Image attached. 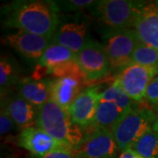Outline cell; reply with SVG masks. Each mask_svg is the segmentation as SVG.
Returning a JSON list of instances; mask_svg holds the SVG:
<instances>
[{"mask_svg":"<svg viewBox=\"0 0 158 158\" xmlns=\"http://www.w3.org/2000/svg\"><path fill=\"white\" fill-rule=\"evenodd\" d=\"M18 144L35 158L41 157L57 149L70 148L36 126L22 130L18 137Z\"/></svg>","mask_w":158,"mask_h":158,"instance_id":"cell-10","label":"cell"},{"mask_svg":"<svg viewBox=\"0 0 158 158\" xmlns=\"http://www.w3.org/2000/svg\"><path fill=\"white\" fill-rule=\"evenodd\" d=\"M85 79L76 77L55 78L51 86L50 99L61 107L68 110L70 105L83 91Z\"/></svg>","mask_w":158,"mask_h":158,"instance_id":"cell-14","label":"cell"},{"mask_svg":"<svg viewBox=\"0 0 158 158\" xmlns=\"http://www.w3.org/2000/svg\"><path fill=\"white\" fill-rule=\"evenodd\" d=\"M54 79H23L19 84V95L39 108L50 99L51 86Z\"/></svg>","mask_w":158,"mask_h":158,"instance_id":"cell-15","label":"cell"},{"mask_svg":"<svg viewBox=\"0 0 158 158\" xmlns=\"http://www.w3.org/2000/svg\"><path fill=\"white\" fill-rule=\"evenodd\" d=\"M102 38L112 69H123L132 62L140 40L133 28L105 30Z\"/></svg>","mask_w":158,"mask_h":158,"instance_id":"cell-5","label":"cell"},{"mask_svg":"<svg viewBox=\"0 0 158 158\" xmlns=\"http://www.w3.org/2000/svg\"><path fill=\"white\" fill-rule=\"evenodd\" d=\"M101 100L113 102L123 112L125 115L135 107L134 100L114 82L106 90L102 91Z\"/></svg>","mask_w":158,"mask_h":158,"instance_id":"cell-19","label":"cell"},{"mask_svg":"<svg viewBox=\"0 0 158 158\" xmlns=\"http://www.w3.org/2000/svg\"><path fill=\"white\" fill-rule=\"evenodd\" d=\"M3 158H12L11 156H5V157H3Z\"/></svg>","mask_w":158,"mask_h":158,"instance_id":"cell-30","label":"cell"},{"mask_svg":"<svg viewBox=\"0 0 158 158\" xmlns=\"http://www.w3.org/2000/svg\"><path fill=\"white\" fill-rule=\"evenodd\" d=\"M145 99L156 106H158V77H154L149 83L146 90Z\"/></svg>","mask_w":158,"mask_h":158,"instance_id":"cell-25","label":"cell"},{"mask_svg":"<svg viewBox=\"0 0 158 158\" xmlns=\"http://www.w3.org/2000/svg\"><path fill=\"white\" fill-rule=\"evenodd\" d=\"M59 12L56 1H15L6 11L4 23L7 27L53 39L60 23Z\"/></svg>","mask_w":158,"mask_h":158,"instance_id":"cell-1","label":"cell"},{"mask_svg":"<svg viewBox=\"0 0 158 158\" xmlns=\"http://www.w3.org/2000/svg\"><path fill=\"white\" fill-rule=\"evenodd\" d=\"M6 42L23 56L40 60L52 43V39L24 31H18L17 33L7 35Z\"/></svg>","mask_w":158,"mask_h":158,"instance_id":"cell-12","label":"cell"},{"mask_svg":"<svg viewBox=\"0 0 158 158\" xmlns=\"http://www.w3.org/2000/svg\"><path fill=\"white\" fill-rule=\"evenodd\" d=\"M119 148L111 130L99 127H91L85 134L82 144L76 150L77 158H118Z\"/></svg>","mask_w":158,"mask_h":158,"instance_id":"cell-6","label":"cell"},{"mask_svg":"<svg viewBox=\"0 0 158 158\" xmlns=\"http://www.w3.org/2000/svg\"><path fill=\"white\" fill-rule=\"evenodd\" d=\"M98 1L94 0H68L56 2L60 11H80L84 10H90L95 6Z\"/></svg>","mask_w":158,"mask_h":158,"instance_id":"cell-23","label":"cell"},{"mask_svg":"<svg viewBox=\"0 0 158 158\" xmlns=\"http://www.w3.org/2000/svg\"><path fill=\"white\" fill-rule=\"evenodd\" d=\"M156 109H157V110H158V106H156Z\"/></svg>","mask_w":158,"mask_h":158,"instance_id":"cell-31","label":"cell"},{"mask_svg":"<svg viewBox=\"0 0 158 158\" xmlns=\"http://www.w3.org/2000/svg\"><path fill=\"white\" fill-rule=\"evenodd\" d=\"M132 28L141 42L158 50V14L149 8L148 2L143 3Z\"/></svg>","mask_w":158,"mask_h":158,"instance_id":"cell-13","label":"cell"},{"mask_svg":"<svg viewBox=\"0 0 158 158\" xmlns=\"http://www.w3.org/2000/svg\"><path fill=\"white\" fill-rule=\"evenodd\" d=\"M132 62L150 69L158 74V50L140 41L135 50Z\"/></svg>","mask_w":158,"mask_h":158,"instance_id":"cell-21","label":"cell"},{"mask_svg":"<svg viewBox=\"0 0 158 158\" xmlns=\"http://www.w3.org/2000/svg\"><path fill=\"white\" fill-rule=\"evenodd\" d=\"M152 129L154 131H156V133L158 134V118L156 119V121L154 122V124L152 126Z\"/></svg>","mask_w":158,"mask_h":158,"instance_id":"cell-29","label":"cell"},{"mask_svg":"<svg viewBox=\"0 0 158 158\" xmlns=\"http://www.w3.org/2000/svg\"><path fill=\"white\" fill-rule=\"evenodd\" d=\"M137 154L144 158H158V134L151 128L133 146Z\"/></svg>","mask_w":158,"mask_h":158,"instance_id":"cell-20","label":"cell"},{"mask_svg":"<svg viewBox=\"0 0 158 158\" xmlns=\"http://www.w3.org/2000/svg\"><path fill=\"white\" fill-rule=\"evenodd\" d=\"M76 53L67 48L56 43H51L43 56L40 57L38 65L47 69L50 75L52 69L76 60Z\"/></svg>","mask_w":158,"mask_h":158,"instance_id":"cell-17","label":"cell"},{"mask_svg":"<svg viewBox=\"0 0 158 158\" xmlns=\"http://www.w3.org/2000/svg\"><path fill=\"white\" fill-rule=\"evenodd\" d=\"M118 158H144L142 157L141 156H140L139 154L132 149V148H127V149H125L123 151L119 153Z\"/></svg>","mask_w":158,"mask_h":158,"instance_id":"cell-27","label":"cell"},{"mask_svg":"<svg viewBox=\"0 0 158 158\" xmlns=\"http://www.w3.org/2000/svg\"><path fill=\"white\" fill-rule=\"evenodd\" d=\"M124 116L123 112L113 102L100 100L97 109L94 122L91 127H99L111 129L112 127L118 122Z\"/></svg>","mask_w":158,"mask_h":158,"instance_id":"cell-18","label":"cell"},{"mask_svg":"<svg viewBox=\"0 0 158 158\" xmlns=\"http://www.w3.org/2000/svg\"><path fill=\"white\" fill-rule=\"evenodd\" d=\"M17 80V69L10 57L4 56L0 61V90L1 95L12 85Z\"/></svg>","mask_w":158,"mask_h":158,"instance_id":"cell-22","label":"cell"},{"mask_svg":"<svg viewBox=\"0 0 158 158\" xmlns=\"http://www.w3.org/2000/svg\"><path fill=\"white\" fill-rule=\"evenodd\" d=\"M143 3L130 0H102L98 1L90 11L106 30L132 28Z\"/></svg>","mask_w":158,"mask_h":158,"instance_id":"cell-3","label":"cell"},{"mask_svg":"<svg viewBox=\"0 0 158 158\" xmlns=\"http://www.w3.org/2000/svg\"><path fill=\"white\" fill-rule=\"evenodd\" d=\"M156 75V73L152 69L131 62L119 70L114 83L134 101H141L145 98L148 86Z\"/></svg>","mask_w":158,"mask_h":158,"instance_id":"cell-8","label":"cell"},{"mask_svg":"<svg viewBox=\"0 0 158 158\" xmlns=\"http://www.w3.org/2000/svg\"><path fill=\"white\" fill-rule=\"evenodd\" d=\"M39 158H77V156L74 149L65 148V149H57Z\"/></svg>","mask_w":158,"mask_h":158,"instance_id":"cell-26","label":"cell"},{"mask_svg":"<svg viewBox=\"0 0 158 158\" xmlns=\"http://www.w3.org/2000/svg\"><path fill=\"white\" fill-rule=\"evenodd\" d=\"M35 126L74 150L85 140L83 128L74 123L66 109L51 99L37 108Z\"/></svg>","mask_w":158,"mask_h":158,"instance_id":"cell-2","label":"cell"},{"mask_svg":"<svg viewBox=\"0 0 158 158\" xmlns=\"http://www.w3.org/2000/svg\"><path fill=\"white\" fill-rule=\"evenodd\" d=\"M148 4L149 8L152 11H155L156 13L158 14V0H156V1H152V2H148Z\"/></svg>","mask_w":158,"mask_h":158,"instance_id":"cell-28","label":"cell"},{"mask_svg":"<svg viewBox=\"0 0 158 158\" xmlns=\"http://www.w3.org/2000/svg\"><path fill=\"white\" fill-rule=\"evenodd\" d=\"M101 98L102 92L98 86L85 88L67 110L74 123L83 129L90 127Z\"/></svg>","mask_w":158,"mask_h":158,"instance_id":"cell-9","label":"cell"},{"mask_svg":"<svg viewBox=\"0 0 158 158\" xmlns=\"http://www.w3.org/2000/svg\"><path fill=\"white\" fill-rule=\"evenodd\" d=\"M88 33V23L85 20L74 19L73 20L60 19L52 43L62 45L77 54L85 47Z\"/></svg>","mask_w":158,"mask_h":158,"instance_id":"cell-11","label":"cell"},{"mask_svg":"<svg viewBox=\"0 0 158 158\" xmlns=\"http://www.w3.org/2000/svg\"><path fill=\"white\" fill-rule=\"evenodd\" d=\"M76 61L87 81L104 77L112 69L103 44L91 39H88L85 47L77 54Z\"/></svg>","mask_w":158,"mask_h":158,"instance_id":"cell-7","label":"cell"},{"mask_svg":"<svg viewBox=\"0 0 158 158\" xmlns=\"http://www.w3.org/2000/svg\"><path fill=\"white\" fill-rule=\"evenodd\" d=\"M16 124L14 123L13 119L11 118L10 114L8 113L7 109L5 105L1 106V112H0V135L3 137L7 134H9Z\"/></svg>","mask_w":158,"mask_h":158,"instance_id":"cell-24","label":"cell"},{"mask_svg":"<svg viewBox=\"0 0 158 158\" xmlns=\"http://www.w3.org/2000/svg\"><path fill=\"white\" fill-rule=\"evenodd\" d=\"M4 105L14 123L21 131L36 124L37 108L19 95L10 98Z\"/></svg>","mask_w":158,"mask_h":158,"instance_id":"cell-16","label":"cell"},{"mask_svg":"<svg viewBox=\"0 0 158 158\" xmlns=\"http://www.w3.org/2000/svg\"><path fill=\"white\" fill-rule=\"evenodd\" d=\"M156 118L150 109L144 107H134L127 113L110 129L119 151L132 148L141 136L152 128Z\"/></svg>","mask_w":158,"mask_h":158,"instance_id":"cell-4","label":"cell"}]
</instances>
